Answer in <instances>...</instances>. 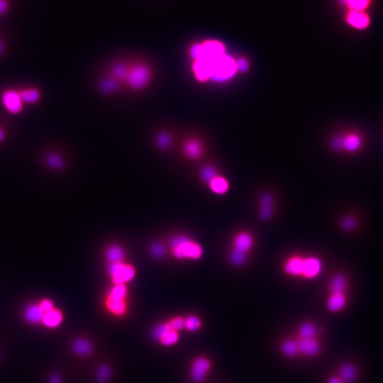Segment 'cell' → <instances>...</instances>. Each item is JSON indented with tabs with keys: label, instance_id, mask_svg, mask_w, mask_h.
<instances>
[{
	"label": "cell",
	"instance_id": "cell-1",
	"mask_svg": "<svg viewBox=\"0 0 383 383\" xmlns=\"http://www.w3.org/2000/svg\"><path fill=\"white\" fill-rule=\"evenodd\" d=\"M170 246L172 255L177 260H198L204 255L202 246L187 236L172 237Z\"/></svg>",
	"mask_w": 383,
	"mask_h": 383
},
{
	"label": "cell",
	"instance_id": "cell-2",
	"mask_svg": "<svg viewBox=\"0 0 383 383\" xmlns=\"http://www.w3.org/2000/svg\"><path fill=\"white\" fill-rule=\"evenodd\" d=\"M209 68V79L215 82H224L232 78L237 71V61L225 53L211 59H200Z\"/></svg>",
	"mask_w": 383,
	"mask_h": 383
},
{
	"label": "cell",
	"instance_id": "cell-3",
	"mask_svg": "<svg viewBox=\"0 0 383 383\" xmlns=\"http://www.w3.org/2000/svg\"><path fill=\"white\" fill-rule=\"evenodd\" d=\"M108 275L113 285L131 283L136 277V270L133 265L126 263H109L108 267Z\"/></svg>",
	"mask_w": 383,
	"mask_h": 383
},
{
	"label": "cell",
	"instance_id": "cell-4",
	"mask_svg": "<svg viewBox=\"0 0 383 383\" xmlns=\"http://www.w3.org/2000/svg\"><path fill=\"white\" fill-rule=\"evenodd\" d=\"M1 103L6 111L12 115L19 114L24 110V103L20 97L19 93L15 90H6L1 93Z\"/></svg>",
	"mask_w": 383,
	"mask_h": 383
},
{
	"label": "cell",
	"instance_id": "cell-5",
	"mask_svg": "<svg viewBox=\"0 0 383 383\" xmlns=\"http://www.w3.org/2000/svg\"><path fill=\"white\" fill-rule=\"evenodd\" d=\"M212 363L210 360L204 356L195 358L192 362L190 370V379L195 383H202L205 381L207 374L210 371Z\"/></svg>",
	"mask_w": 383,
	"mask_h": 383
},
{
	"label": "cell",
	"instance_id": "cell-6",
	"mask_svg": "<svg viewBox=\"0 0 383 383\" xmlns=\"http://www.w3.org/2000/svg\"><path fill=\"white\" fill-rule=\"evenodd\" d=\"M347 25L356 30L367 29L370 24V18L366 11H347L345 15Z\"/></svg>",
	"mask_w": 383,
	"mask_h": 383
},
{
	"label": "cell",
	"instance_id": "cell-7",
	"mask_svg": "<svg viewBox=\"0 0 383 383\" xmlns=\"http://www.w3.org/2000/svg\"><path fill=\"white\" fill-rule=\"evenodd\" d=\"M324 266L322 260L314 255L304 257V268L302 278L314 280L317 278L323 271Z\"/></svg>",
	"mask_w": 383,
	"mask_h": 383
},
{
	"label": "cell",
	"instance_id": "cell-8",
	"mask_svg": "<svg viewBox=\"0 0 383 383\" xmlns=\"http://www.w3.org/2000/svg\"><path fill=\"white\" fill-rule=\"evenodd\" d=\"M254 246V238L252 234L249 232L243 231V232H238L236 234L234 237L233 242H232V249L242 253V254H248L251 251Z\"/></svg>",
	"mask_w": 383,
	"mask_h": 383
},
{
	"label": "cell",
	"instance_id": "cell-9",
	"mask_svg": "<svg viewBox=\"0 0 383 383\" xmlns=\"http://www.w3.org/2000/svg\"><path fill=\"white\" fill-rule=\"evenodd\" d=\"M303 268L304 256L301 255H291L284 262V273L291 277H302Z\"/></svg>",
	"mask_w": 383,
	"mask_h": 383
},
{
	"label": "cell",
	"instance_id": "cell-10",
	"mask_svg": "<svg viewBox=\"0 0 383 383\" xmlns=\"http://www.w3.org/2000/svg\"><path fill=\"white\" fill-rule=\"evenodd\" d=\"M128 83L133 88L139 89L145 86L149 79V71L144 66H137L128 74Z\"/></svg>",
	"mask_w": 383,
	"mask_h": 383
},
{
	"label": "cell",
	"instance_id": "cell-11",
	"mask_svg": "<svg viewBox=\"0 0 383 383\" xmlns=\"http://www.w3.org/2000/svg\"><path fill=\"white\" fill-rule=\"evenodd\" d=\"M297 341L299 353L308 358H314L320 353L321 346L317 339H301Z\"/></svg>",
	"mask_w": 383,
	"mask_h": 383
},
{
	"label": "cell",
	"instance_id": "cell-12",
	"mask_svg": "<svg viewBox=\"0 0 383 383\" xmlns=\"http://www.w3.org/2000/svg\"><path fill=\"white\" fill-rule=\"evenodd\" d=\"M45 313L39 303H32L28 305L24 309L23 317L27 323L37 325L41 324Z\"/></svg>",
	"mask_w": 383,
	"mask_h": 383
},
{
	"label": "cell",
	"instance_id": "cell-13",
	"mask_svg": "<svg viewBox=\"0 0 383 383\" xmlns=\"http://www.w3.org/2000/svg\"><path fill=\"white\" fill-rule=\"evenodd\" d=\"M347 304L348 294L329 293L327 300V308L330 312L339 313L347 308Z\"/></svg>",
	"mask_w": 383,
	"mask_h": 383
},
{
	"label": "cell",
	"instance_id": "cell-14",
	"mask_svg": "<svg viewBox=\"0 0 383 383\" xmlns=\"http://www.w3.org/2000/svg\"><path fill=\"white\" fill-rule=\"evenodd\" d=\"M349 281L348 277L343 274H336L331 277L328 283L329 293H344L348 294Z\"/></svg>",
	"mask_w": 383,
	"mask_h": 383
},
{
	"label": "cell",
	"instance_id": "cell-15",
	"mask_svg": "<svg viewBox=\"0 0 383 383\" xmlns=\"http://www.w3.org/2000/svg\"><path fill=\"white\" fill-rule=\"evenodd\" d=\"M105 305L109 312L115 317H123L128 311L127 300H115L106 296Z\"/></svg>",
	"mask_w": 383,
	"mask_h": 383
},
{
	"label": "cell",
	"instance_id": "cell-16",
	"mask_svg": "<svg viewBox=\"0 0 383 383\" xmlns=\"http://www.w3.org/2000/svg\"><path fill=\"white\" fill-rule=\"evenodd\" d=\"M64 319L63 311L58 308H54L50 311L45 313L41 324L46 328H55L61 325Z\"/></svg>",
	"mask_w": 383,
	"mask_h": 383
},
{
	"label": "cell",
	"instance_id": "cell-17",
	"mask_svg": "<svg viewBox=\"0 0 383 383\" xmlns=\"http://www.w3.org/2000/svg\"><path fill=\"white\" fill-rule=\"evenodd\" d=\"M105 255L109 264L119 263V262L125 261L126 251L125 248L121 245L113 243L107 248Z\"/></svg>",
	"mask_w": 383,
	"mask_h": 383
},
{
	"label": "cell",
	"instance_id": "cell-18",
	"mask_svg": "<svg viewBox=\"0 0 383 383\" xmlns=\"http://www.w3.org/2000/svg\"><path fill=\"white\" fill-rule=\"evenodd\" d=\"M358 369L354 364L346 362L340 365L338 376L344 381V383H352L357 379Z\"/></svg>",
	"mask_w": 383,
	"mask_h": 383
},
{
	"label": "cell",
	"instance_id": "cell-19",
	"mask_svg": "<svg viewBox=\"0 0 383 383\" xmlns=\"http://www.w3.org/2000/svg\"><path fill=\"white\" fill-rule=\"evenodd\" d=\"M211 191L217 195H224L229 190V183L226 178L217 176L212 180L208 183Z\"/></svg>",
	"mask_w": 383,
	"mask_h": 383
},
{
	"label": "cell",
	"instance_id": "cell-20",
	"mask_svg": "<svg viewBox=\"0 0 383 383\" xmlns=\"http://www.w3.org/2000/svg\"><path fill=\"white\" fill-rule=\"evenodd\" d=\"M72 350L76 355L79 356H89L92 353L93 347L92 344L88 339H76L72 345Z\"/></svg>",
	"mask_w": 383,
	"mask_h": 383
},
{
	"label": "cell",
	"instance_id": "cell-21",
	"mask_svg": "<svg viewBox=\"0 0 383 383\" xmlns=\"http://www.w3.org/2000/svg\"><path fill=\"white\" fill-rule=\"evenodd\" d=\"M18 93L24 105L25 104L35 105L40 100L41 97V92L37 88H24L21 91H18Z\"/></svg>",
	"mask_w": 383,
	"mask_h": 383
},
{
	"label": "cell",
	"instance_id": "cell-22",
	"mask_svg": "<svg viewBox=\"0 0 383 383\" xmlns=\"http://www.w3.org/2000/svg\"><path fill=\"white\" fill-rule=\"evenodd\" d=\"M280 351L285 357L295 358L299 353L297 341L292 339H285L280 344Z\"/></svg>",
	"mask_w": 383,
	"mask_h": 383
},
{
	"label": "cell",
	"instance_id": "cell-23",
	"mask_svg": "<svg viewBox=\"0 0 383 383\" xmlns=\"http://www.w3.org/2000/svg\"><path fill=\"white\" fill-rule=\"evenodd\" d=\"M339 2L347 11H366L372 0H339Z\"/></svg>",
	"mask_w": 383,
	"mask_h": 383
},
{
	"label": "cell",
	"instance_id": "cell-24",
	"mask_svg": "<svg viewBox=\"0 0 383 383\" xmlns=\"http://www.w3.org/2000/svg\"><path fill=\"white\" fill-rule=\"evenodd\" d=\"M128 295V289L127 285L115 284L109 288L107 297L115 300H127Z\"/></svg>",
	"mask_w": 383,
	"mask_h": 383
},
{
	"label": "cell",
	"instance_id": "cell-25",
	"mask_svg": "<svg viewBox=\"0 0 383 383\" xmlns=\"http://www.w3.org/2000/svg\"><path fill=\"white\" fill-rule=\"evenodd\" d=\"M45 164L46 166L54 170H62L64 169L65 161L61 156L55 153H48L45 156Z\"/></svg>",
	"mask_w": 383,
	"mask_h": 383
},
{
	"label": "cell",
	"instance_id": "cell-26",
	"mask_svg": "<svg viewBox=\"0 0 383 383\" xmlns=\"http://www.w3.org/2000/svg\"><path fill=\"white\" fill-rule=\"evenodd\" d=\"M298 333L301 339H317L318 329L314 324L306 322L300 326Z\"/></svg>",
	"mask_w": 383,
	"mask_h": 383
},
{
	"label": "cell",
	"instance_id": "cell-27",
	"mask_svg": "<svg viewBox=\"0 0 383 383\" xmlns=\"http://www.w3.org/2000/svg\"><path fill=\"white\" fill-rule=\"evenodd\" d=\"M361 139L358 135L352 133L348 134L343 139V148H345L348 151H356L361 148Z\"/></svg>",
	"mask_w": 383,
	"mask_h": 383
},
{
	"label": "cell",
	"instance_id": "cell-28",
	"mask_svg": "<svg viewBox=\"0 0 383 383\" xmlns=\"http://www.w3.org/2000/svg\"><path fill=\"white\" fill-rule=\"evenodd\" d=\"M179 332L169 328L165 332L163 333L162 336H161L158 342L161 345L164 346V347H171V346L176 344L177 343L179 342Z\"/></svg>",
	"mask_w": 383,
	"mask_h": 383
},
{
	"label": "cell",
	"instance_id": "cell-29",
	"mask_svg": "<svg viewBox=\"0 0 383 383\" xmlns=\"http://www.w3.org/2000/svg\"><path fill=\"white\" fill-rule=\"evenodd\" d=\"M202 323L199 317L196 315H189L184 318V328L191 333H195L201 328Z\"/></svg>",
	"mask_w": 383,
	"mask_h": 383
},
{
	"label": "cell",
	"instance_id": "cell-30",
	"mask_svg": "<svg viewBox=\"0 0 383 383\" xmlns=\"http://www.w3.org/2000/svg\"><path fill=\"white\" fill-rule=\"evenodd\" d=\"M229 260L233 266H241L246 263V260H247V254H242V253L232 249L229 255Z\"/></svg>",
	"mask_w": 383,
	"mask_h": 383
},
{
	"label": "cell",
	"instance_id": "cell-31",
	"mask_svg": "<svg viewBox=\"0 0 383 383\" xmlns=\"http://www.w3.org/2000/svg\"><path fill=\"white\" fill-rule=\"evenodd\" d=\"M358 221L354 216H347L344 217L341 221V227L346 232H352L357 228Z\"/></svg>",
	"mask_w": 383,
	"mask_h": 383
},
{
	"label": "cell",
	"instance_id": "cell-32",
	"mask_svg": "<svg viewBox=\"0 0 383 383\" xmlns=\"http://www.w3.org/2000/svg\"><path fill=\"white\" fill-rule=\"evenodd\" d=\"M185 153L187 156L192 159H197L199 157L201 153V147L199 143L195 141L188 142L185 146Z\"/></svg>",
	"mask_w": 383,
	"mask_h": 383
},
{
	"label": "cell",
	"instance_id": "cell-33",
	"mask_svg": "<svg viewBox=\"0 0 383 383\" xmlns=\"http://www.w3.org/2000/svg\"><path fill=\"white\" fill-rule=\"evenodd\" d=\"M150 252L153 258L161 259L165 256L166 250L164 245L160 243H154L150 246Z\"/></svg>",
	"mask_w": 383,
	"mask_h": 383
},
{
	"label": "cell",
	"instance_id": "cell-34",
	"mask_svg": "<svg viewBox=\"0 0 383 383\" xmlns=\"http://www.w3.org/2000/svg\"><path fill=\"white\" fill-rule=\"evenodd\" d=\"M167 324L172 330L179 332L184 328V318L178 316L170 319Z\"/></svg>",
	"mask_w": 383,
	"mask_h": 383
},
{
	"label": "cell",
	"instance_id": "cell-35",
	"mask_svg": "<svg viewBox=\"0 0 383 383\" xmlns=\"http://www.w3.org/2000/svg\"><path fill=\"white\" fill-rule=\"evenodd\" d=\"M111 375V370L109 366L107 365H102L99 368L97 373V379L100 383H105L109 379Z\"/></svg>",
	"mask_w": 383,
	"mask_h": 383
},
{
	"label": "cell",
	"instance_id": "cell-36",
	"mask_svg": "<svg viewBox=\"0 0 383 383\" xmlns=\"http://www.w3.org/2000/svg\"><path fill=\"white\" fill-rule=\"evenodd\" d=\"M170 327H168L167 323H161L156 325L151 331V338L153 339V340L156 342H159V339L162 336L163 333L165 332Z\"/></svg>",
	"mask_w": 383,
	"mask_h": 383
},
{
	"label": "cell",
	"instance_id": "cell-37",
	"mask_svg": "<svg viewBox=\"0 0 383 383\" xmlns=\"http://www.w3.org/2000/svg\"><path fill=\"white\" fill-rule=\"evenodd\" d=\"M201 175L203 181L207 183H209L213 178L217 176L216 170L211 167H204L201 171Z\"/></svg>",
	"mask_w": 383,
	"mask_h": 383
},
{
	"label": "cell",
	"instance_id": "cell-38",
	"mask_svg": "<svg viewBox=\"0 0 383 383\" xmlns=\"http://www.w3.org/2000/svg\"><path fill=\"white\" fill-rule=\"evenodd\" d=\"M158 145L163 149H166L170 146V138L166 133H161L157 138Z\"/></svg>",
	"mask_w": 383,
	"mask_h": 383
},
{
	"label": "cell",
	"instance_id": "cell-39",
	"mask_svg": "<svg viewBox=\"0 0 383 383\" xmlns=\"http://www.w3.org/2000/svg\"><path fill=\"white\" fill-rule=\"evenodd\" d=\"M113 73H114V75L117 76L119 78H124V77H127L128 74L126 68L122 66V65H117V66H114V68H113Z\"/></svg>",
	"mask_w": 383,
	"mask_h": 383
},
{
	"label": "cell",
	"instance_id": "cell-40",
	"mask_svg": "<svg viewBox=\"0 0 383 383\" xmlns=\"http://www.w3.org/2000/svg\"><path fill=\"white\" fill-rule=\"evenodd\" d=\"M38 303H39L40 306L41 307L45 312H47V311H50V310L55 308L54 302L51 299H43V300L40 301Z\"/></svg>",
	"mask_w": 383,
	"mask_h": 383
},
{
	"label": "cell",
	"instance_id": "cell-41",
	"mask_svg": "<svg viewBox=\"0 0 383 383\" xmlns=\"http://www.w3.org/2000/svg\"><path fill=\"white\" fill-rule=\"evenodd\" d=\"M117 84L115 81L111 80H105L102 83V88L105 92H111L117 88Z\"/></svg>",
	"mask_w": 383,
	"mask_h": 383
},
{
	"label": "cell",
	"instance_id": "cell-42",
	"mask_svg": "<svg viewBox=\"0 0 383 383\" xmlns=\"http://www.w3.org/2000/svg\"><path fill=\"white\" fill-rule=\"evenodd\" d=\"M237 71H239V72H245V71H247L248 68H249V63H248L246 59H238L237 61Z\"/></svg>",
	"mask_w": 383,
	"mask_h": 383
},
{
	"label": "cell",
	"instance_id": "cell-43",
	"mask_svg": "<svg viewBox=\"0 0 383 383\" xmlns=\"http://www.w3.org/2000/svg\"><path fill=\"white\" fill-rule=\"evenodd\" d=\"M10 9L9 0H0V17L7 14Z\"/></svg>",
	"mask_w": 383,
	"mask_h": 383
},
{
	"label": "cell",
	"instance_id": "cell-44",
	"mask_svg": "<svg viewBox=\"0 0 383 383\" xmlns=\"http://www.w3.org/2000/svg\"><path fill=\"white\" fill-rule=\"evenodd\" d=\"M332 146L335 149H340L343 148V139L341 137H336L333 139Z\"/></svg>",
	"mask_w": 383,
	"mask_h": 383
},
{
	"label": "cell",
	"instance_id": "cell-45",
	"mask_svg": "<svg viewBox=\"0 0 383 383\" xmlns=\"http://www.w3.org/2000/svg\"><path fill=\"white\" fill-rule=\"evenodd\" d=\"M50 383H62V378L58 373H54L50 378Z\"/></svg>",
	"mask_w": 383,
	"mask_h": 383
},
{
	"label": "cell",
	"instance_id": "cell-46",
	"mask_svg": "<svg viewBox=\"0 0 383 383\" xmlns=\"http://www.w3.org/2000/svg\"><path fill=\"white\" fill-rule=\"evenodd\" d=\"M327 383H344V382L337 375V376L330 377Z\"/></svg>",
	"mask_w": 383,
	"mask_h": 383
},
{
	"label": "cell",
	"instance_id": "cell-47",
	"mask_svg": "<svg viewBox=\"0 0 383 383\" xmlns=\"http://www.w3.org/2000/svg\"><path fill=\"white\" fill-rule=\"evenodd\" d=\"M7 139V132L5 130L0 127V144H2Z\"/></svg>",
	"mask_w": 383,
	"mask_h": 383
},
{
	"label": "cell",
	"instance_id": "cell-48",
	"mask_svg": "<svg viewBox=\"0 0 383 383\" xmlns=\"http://www.w3.org/2000/svg\"><path fill=\"white\" fill-rule=\"evenodd\" d=\"M4 53H5V45H4V42L0 39V57L2 56Z\"/></svg>",
	"mask_w": 383,
	"mask_h": 383
}]
</instances>
